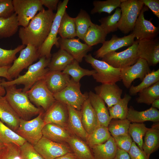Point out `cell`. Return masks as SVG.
Here are the masks:
<instances>
[{
    "mask_svg": "<svg viewBox=\"0 0 159 159\" xmlns=\"http://www.w3.org/2000/svg\"><path fill=\"white\" fill-rule=\"evenodd\" d=\"M96 72L92 76L97 82L102 84L116 83L121 81V69L114 68L106 62L93 57L91 54L84 57Z\"/></svg>",
    "mask_w": 159,
    "mask_h": 159,
    "instance_id": "277c9868",
    "label": "cell"
},
{
    "mask_svg": "<svg viewBox=\"0 0 159 159\" xmlns=\"http://www.w3.org/2000/svg\"><path fill=\"white\" fill-rule=\"evenodd\" d=\"M4 145L0 151V159H21L20 146L13 143Z\"/></svg>",
    "mask_w": 159,
    "mask_h": 159,
    "instance_id": "7dc6e473",
    "label": "cell"
},
{
    "mask_svg": "<svg viewBox=\"0 0 159 159\" xmlns=\"http://www.w3.org/2000/svg\"><path fill=\"white\" fill-rule=\"evenodd\" d=\"M42 135L46 138L57 143L67 144L72 135L65 128L55 124L45 125L42 130Z\"/></svg>",
    "mask_w": 159,
    "mask_h": 159,
    "instance_id": "d4e9b609",
    "label": "cell"
},
{
    "mask_svg": "<svg viewBox=\"0 0 159 159\" xmlns=\"http://www.w3.org/2000/svg\"><path fill=\"white\" fill-rule=\"evenodd\" d=\"M20 119L5 96L0 97V120L15 132L19 126Z\"/></svg>",
    "mask_w": 159,
    "mask_h": 159,
    "instance_id": "603a6c76",
    "label": "cell"
},
{
    "mask_svg": "<svg viewBox=\"0 0 159 159\" xmlns=\"http://www.w3.org/2000/svg\"><path fill=\"white\" fill-rule=\"evenodd\" d=\"M55 14L44 9L37 14L27 26L20 27L19 36L22 44H31L39 49L49 34Z\"/></svg>",
    "mask_w": 159,
    "mask_h": 159,
    "instance_id": "6da1fadb",
    "label": "cell"
},
{
    "mask_svg": "<svg viewBox=\"0 0 159 159\" xmlns=\"http://www.w3.org/2000/svg\"><path fill=\"white\" fill-rule=\"evenodd\" d=\"M20 155L21 159H44L34 146L27 141L20 146Z\"/></svg>",
    "mask_w": 159,
    "mask_h": 159,
    "instance_id": "c3c4849f",
    "label": "cell"
},
{
    "mask_svg": "<svg viewBox=\"0 0 159 159\" xmlns=\"http://www.w3.org/2000/svg\"><path fill=\"white\" fill-rule=\"evenodd\" d=\"M5 88V97L20 119L29 120L33 117L44 112L42 108L36 107L31 102L22 89L17 88L16 85Z\"/></svg>",
    "mask_w": 159,
    "mask_h": 159,
    "instance_id": "7a4b0ae2",
    "label": "cell"
},
{
    "mask_svg": "<svg viewBox=\"0 0 159 159\" xmlns=\"http://www.w3.org/2000/svg\"><path fill=\"white\" fill-rule=\"evenodd\" d=\"M19 26L15 13L8 17L0 18V39L14 35L17 32Z\"/></svg>",
    "mask_w": 159,
    "mask_h": 159,
    "instance_id": "836d02e7",
    "label": "cell"
},
{
    "mask_svg": "<svg viewBox=\"0 0 159 159\" xmlns=\"http://www.w3.org/2000/svg\"><path fill=\"white\" fill-rule=\"evenodd\" d=\"M49 90L53 94L64 89L69 84V75L61 71L49 70L44 78Z\"/></svg>",
    "mask_w": 159,
    "mask_h": 159,
    "instance_id": "7402d4cb",
    "label": "cell"
},
{
    "mask_svg": "<svg viewBox=\"0 0 159 159\" xmlns=\"http://www.w3.org/2000/svg\"><path fill=\"white\" fill-rule=\"evenodd\" d=\"M26 141L0 120V142L4 144H14L20 146Z\"/></svg>",
    "mask_w": 159,
    "mask_h": 159,
    "instance_id": "8d00e7d4",
    "label": "cell"
},
{
    "mask_svg": "<svg viewBox=\"0 0 159 159\" xmlns=\"http://www.w3.org/2000/svg\"><path fill=\"white\" fill-rule=\"evenodd\" d=\"M68 112L67 129L70 134L86 141L88 134L83 126L81 111L67 105Z\"/></svg>",
    "mask_w": 159,
    "mask_h": 159,
    "instance_id": "44dd1931",
    "label": "cell"
},
{
    "mask_svg": "<svg viewBox=\"0 0 159 159\" xmlns=\"http://www.w3.org/2000/svg\"><path fill=\"white\" fill-rule=\"evenodd\" d=\"M42 4L46 7L48 9L53 11L57 10L59 0H41Z\"/></svg>",
    "mask_w": 159,
    "mask_h": 159,
    "instance_id": "db71d44e",
    "label": "cell"
},
{
    "mask_svg": "<svg viewBox=\"0 0 159 159\" xmlns=\"http://www.w3.org/2000/svg\"><path fill=\"white\" fill-rule=\"evenodd\" d=\"M88 95L91 104L96 114L99 125L107 127L111 119L105 102L99 96L91 91L88 93Z\"/></svg>",
    "mask_w": 159,
    "mask_h": 159,
    "instance_id": "cb8c5ba5",
    "label": "cell"
},
{
    "mask_svg": "<svg viewBox=\"0 0 159 159\" xmlns=\"http://www.w3.org/2000/svg\"><path fill=\"white\" fill-rule=\"evenodd\" d=\"M19 26L25 27L38 11L44 9L41 0H13Z\"/></svg>",
    "mask_w": 159,
    "mask_h": 159,
    "instance_id": "30bf717a",
    "label": "cell"
},
{
    "mask_svg": "<svg viewBox=\"0 0 159 159\" xmlns=\"http://www.w3.org/2000/svg\"><path fill=\"white\" fill-rule=\"evenodd\" d=\"M34 147L44 159H54L72 152L67 144L55 142L43 136Z\"/></svg>",
    "mask_w": 159,
    "mask_h": 159,
    "instance_id": "4fadbf2b",
    "label": "cell"
},
{
    "mask_svg": "<svg viewBox=\"0 0 159 159\" xmlns=\"http://www.w3.org/2000/svg\"><path fill=\"white\" fill-rule=\"evenodd\" d=\"M111 136L107 127L99 125L92 133L88 134L85 142L91 149L95 145L105 142Z\"/></svg>",
    "mask_w": 159,
    "mask_h": 159,
    "instance_id": "d590c367",
    "label": "cell"
},
{
    "mask_svg": "<svg viewBox=\"0 0 159 159\" xmlns=\"http://www.w3.org/2000/svg\"><path fill=\"white\" fill-rule=\"evenodd\" d=\"M10 67H0V77L5 78L8 81H11L13 80L9 75L8 72V69Z\"/></svg>",
    "mask_w": 159,
    "mask_h": 159,
    "instance_id": "9f6ffc18",
    "label": "cell"
},
{
    "mask_svg": "<svg viewBox=\"0 0 159 159\" xmlns=\"http://www.w3.org/2000/svg\"><path fill=\"white\" fill-rule=\"evenodd\" d=\"M117 148L111 136L105 142L95 145L91 148L94 159H114Z\"/></svg>",
    "mask_w": 159,
    "mask_h": 159,
    "instance_id": "f1b7e54d",
    "label": "cell"
},
{
    "mask_svg": "<svg viewBox=\"0 0 159 159\" xmlns=\"http://www.w3.org/2000/svg\"><path fill=\"white\" fill-rule=\"evenodd\" d=\"M42 112L35 118L29 120L20 119L19 126L15 132L33 146L43 136L42 130L45 125Z\"/></svg>",
    "mask_w": 159,
    "mask_h": 159,
    "instance_id": "ba28073f",
    "label": "cell"
},
{
    "mask_svg": "<svg viewBox=\"0 0 159 159\" xmlns=\"http://www.w3.org/2000/svg\"><path fill=\"white\" fill-rule=\"evenodd\" d=\"M126 119L132 123H142L146 121L158 122L159 111L158 109L151 107L145 110L139 111L131 106L128 108Z\"/></svg>",
    "mask_w": 159,
    "mask_h": 159,
    "instance_id": "484cf974",
    "label": "cell"
},
{
    "mask_svg": "<svg viewBox=\"0 0 159 159\" xmlns=\"http://www.w3.org/2000/svg\"><path fill=\"white\" fill-rule=\"evenodd\" d=\"M31 102L46 111L56 101L53 94L48 89L44 79L36 82L25 92Z\"/></svg>",
    "mask_w": 159,
    "mask_h": 159,
    "instance_id": "8fae6325",
    "label": "cell"
},
{
    "mask_svg": "<svg viewBox=\"0 0 159 159\" xmlns=\"http://www.w3.org/2000/svg\"><path fill=\"white\" fill-rule=\"evenodd\" d=\"M143 150L149 157L159 147V122H154L145 135Z\"/></svg>",
    "mask_w": 159,
    "mask_h": 159,
    "instance_id": "4316f807",
    "label": "cell"
},
{
    "mask_svg": "<svg viewBox=\"0 0 159 159\" xmlns=\"http://www.w3.org/2000/svg\"><path fill=\"white\" fill-rule=\"evenodd\" d=\"M151 107L156 108L157 109H159V99L155 100L152 103Z\"/></svg>",
    "mask_w": 159,
    "mask_h": 159,
    "instance_id": "91938a15",
    "label": "cell"
},
{
    "mask_svg": "<svg viewBox=\"0 0 159 159\" xmlns=\"http://www.w3.org/2000/svg\"><path fill=\"white\" fill-rule=\"evenodd\" d=\"M20 51L19 57L10 67L8 72L12 79L16 78L24 69H26L33 62L39 58L38 48L29 44Z\"/></svg>",
    "mask_w": 159,
    "mask_h": 159,
    "instance_id": "7c38bea8",
    "label": "cell"
},
{
    "mask_svg": "<svg viewBox=\"0 0 159 159\" xmlns=\"http://www.w3.org/2000/svg\"><path fill=\"white\" fill-rule=\"evenodd\" d=\"M58 34L63 39H70L77 36L74 18L69 16L66 11L62 17Z\"/></svg>",
    "mask_w": 159,
    "mask_h": 159,
    "instance_id": "d6a6232c",
    "label": "cell"
},
{
    "mask_svg": "<svg viewBox=\"0 0 159 159\" xmlns=\"http://www.w3.org/2000/svg\"><path fill=\"white\" fill-rule=\"evenodd\" d=\"M80 86V82L71 79L69 83L64 89L53 94L54 97L56 100L80 111L84 102L89 97L87 92H81Z\"/></svg>",
    "mask_w": 159,
    "mask_h": 159,
    "instance_id": "52a82bcc",
    "label": "cell"
},
{
    "mask_svg": "<svg viewBox=\"0 0 159 159\" xmlns=\"http://www.w3.org/2000/svg\"><path fill=\"white\" fill-rule=\"evenodd\" d=\"M37 62L28 67L27 71L23 75H19L17 78L11 81L1 80V84L4 87L14 85H24L23 92L28 91L38 81L44 78L49 71L47 67L51 58L45 57L40 58Z\"/></svg>",
    "mask_w": 159,
    "mask_h": 159,
    "instance_id": "3957f363",
    "label": "cell"
},
{
    "mask_svg": "<svg viewBox=\"0 0 159 159\" xmlns=\"http://www.w3.org/2000/svg\"><path fill=\"white\" fill-rule=\"evenodd\" d=\"M25 47L21 44L13 49L7 50L0 47V67H10L17 58L16 54Z\"/></svg>",
    "mask_w": 159,
    "mask_h": 159,
    "instance_id": "bcb514c9",
    "label": "cell"
},
{
    "mask_svg": "<svg viewBox=\"0 0 159 159\" xmlns=\"http://www.w3.org/2000/svg\"><path fill=\"white\" fill-rule=\"evenodd\" d=\"M149 129L143 123H132L130 124L128 133L132 138L133 142L142 150H143V138Z\"/></svg>",
    "mask_w": 159,
    "mask_h": 159,
    "instance_id": "ee69618b",
    "label": "cell"
},
{
    "mask_svg": "<svg viewBox=\"0 0 159 159\" xmlns=\"http://www.w3.org/2000/svg\"><path fill=\"white\" fill-rule=\"evenodd\" d=\"M138 42L137 39L135 41L131 46L122 52L107 53L102 58V60L116 68L122 69L134 64L139 58L137 53Z\"/></svg>",
    "mask_w": 159,
    "mask_h": 159,
    "instance_id": "9c48e42d",
    "label": "cell"
},
{
    "mask_svg": "<svg viewBox=\"0 0 159 159\" xmlns=\"http://www.w3.org/2000/svg\"><path fill=\"white\" fill-rule=\"evenodd\" d=\"M80 111L83 126L87 133L90 134L99 125L96 114L89 98L84 102Z\"/></svg>",
    "mask_w": 159,
    "mask_h": 159,
    "instance_id": "83f0119b",
    "label": "cell"
},
{
    "mask_svg": "<svg viewBox=\"0 0 159 159\" xmlns=\"http://www.w3.org/2000/svg\"><path fill=\"white\" fill-rule=\"evenodd\" d=\"M144 5L140 0H123L120 7L121 13L118 29L125 34L132 32Z\"/></svg>",
    "mask_w": 159,
    "mask_h": 159,
    "instance_id": "5b68a950",
    "label": "cell"
},
{
    "mask_svg": "<svg viewBox=\"0 0 159 159\" xmlns=\"http://www.w3.org/2000/svg\"><path fill=\"white\" fill-rule=\"evenodd\" d=\"M151 71L146 61L139 58L134 64L121 69V78L124 86L129 88L134 80L138 78L142 81Z\"/></svg>",
    "mask_w": 159,
    "mask_h": 159,
    "instance_id": "5bb4252c",
    "label": "cell"
},
{
    "mask_svg": "<svg viewBox=\"0 0 159 159\" xmlns=\"http://www.w3.org/2000/svg\"><path fill=\"white\" fill-rule=\"evenodd\" d=\"M74 59L66 51L60 48L52 55L47 67L50 71H63Z\"/></svg>",
    "mask_w": 159,
    "mask_h": 159,
    "instance_id": "4dcf8cb0",
    "label": "cell"
},
{
    "mask_svg": "<svg viewBox=\"0 0 159 159\" xmlns=\"http://www.w3.org/2000/svg\"><path fill=\"white\" fill-rule=\"evenodd\" d=\"M137 53L139 58L146 60L149 66L156 65L159 62V38L139 40Z\"/></svg>",
    "mask_w": 159,
    "mask_h": 159,
    "instance_id": "2e32d148",
    "label": "cell"
},
{
    "mask_svg": "<svg viewBox=\"0 0 159 159\" xmlns=\"http://www.w3.org/2000/svg\"><path fill=\"white\" fill-rule=\"evenodd\" d=\"M131 99L130 95L125 94L117 103L108 108L111 119H126L129 108L128 105Z\"/></svg>",
    "mask_w": 159,
    "mask_h": 159,
    "instance_id": "e575fe53",
    "label": "cell"
},
{
    "mask_svg": "<svg viewBox=\"0 0 159 159\" xmlns=\"http://www.w3.org/2000/svg\"><path fill=\"white\" fill-rule=\"evenodd\" d=\"M67 144L75 155L76 159H94L91 149L82 139L72 135Z\"/></svg>",
    "mask_w": 159,
    "mask_h": 159,
    "instance_id": "f546056e",
    "label": "cell"
},
{
    "mask_svg": "<svg viewBox=\"0 0 159 159\" xmlns=\"http://www.w3.org/2000/svg\"><path fill=\"white\" fill-rule=\"evenodd\" d=\"M134 35L130 34L123 37H119L116 35H112L111 39L105 41L102 46L94 53L95 59L102 58L108 53L124 47L131 46L135 42Z\"/></svg>",
    "mask_w": 159,
    "mask_h": 159,
    "instance_id": "d6986e66",
    "label": "cell"
},
{
    "mask_svg": "<svg viewBox=\"0 0 159 159\" xmlns=\"http://www.w3.org/2000/svg\"><path fill=\"white\" fill-rule=\"evenodd\" d=\"M95 94L107 105L108 108L117 103L121 98L122 90L116 84H102L94 88Z\"/></svg>",
    "mask_w": 159,
    "mask_h": 159,
    "instance_id": "ffe728a7",
    "label": "cell"
},
{
    "mask_svg": "<svg viewBox=\"0 0 159 159\" xmlns=\"http://www.w3.org/2000/svg\"><path fill=\"white\" fill-rule=\"evenodd\" d=\"M107 34L100 26L92 23L84 36L83 41L90 47L103 43Z\"/></svg>",
    "mask_w": 159,
    "mask_h": 159,
    "instance_id": "1f68e13d",
    "label": "cell"
},
{
    "mask_svg": "<svg viewBox=\"0 0 159 159\" xmlns=\"http://www.w3.org/2000/svg\"><path fill=\"white\" fill-rule=\"evenodd\" d=\"M77 36L83 41L84 38L92 22L90 17L85 10L81 9L76 17L74 18Z\"/></svg>",
    "mask_w": 159,
    "mask_h": 159,
    "instance_id": "74e56055",
    "label": "cell"
},
{
    "mask_svg": "<svg viewBox=\"0 0 159 159\" xmlns=\"http://www.w3.org/2000/svg\"><path fill=\"white\" fill-rule=\"evenodd\" d=\"M121 13L120 8H118L115 9L112 14L102 17L99 20L100 23V25L107 34L117 30L118 23Z\"/></svg>",
    "mask_w": 159,
    "mask_h": 159,
    "instance_id": "ab89813d",
    "label": "cell"
},
{
    "mask_svg": "<svg viewBox=\"0 0 159 159\" xmlns=\"http://www.w3.org/2000/svg\"><path fill=\"white\" fill-rule=\"evenodd\" d=\"M159 81V69L154 70L146 74L141 82L138 85H132L129 88L130 95H134L143 89L148 88Z\"/></svg>",
    "mask_w": 159,
    "mask_h": 159,
    "instance_id": "b9f144b4",
    "label": "cell"
},
{
    "mask_svg": "<svg viewBox=\"0 0 159 159\" xmlns=\"http://www.w3.org/2000/svg\"><path fill=\"white\" fill-rule=\"evenodd\" d=\"M138 95L136 99L137 103L151 105L155 100L159 99V81L142 90L138 92Z\"/></svg>",
    "mask_w": 159,
    "mask_h": 159,
    "instance_id": "60d3db41",
    "label": "cell"
},
{
    "mask_svg": "<svg viewBox=\"0 0 159 159\" xmlns=\"http://www.w3.org/2000/svg\"><path fill=\"white\" fill-rule=\"evenodd\" d=\"M128 154L131 159H149L143 150L140 149L133 141Z\"/></svg>",
    "mask_w": 159,
    "mask_h": 159,
    "instance_id": "816d5d0a",
    "label": "cell"
},
{
    "mask_svg": "<svg viewBox=\"0 0 159 159\" xmlns=\"http://www.w3.org/2000/svg\"><path fill=\"white\" fill-rule=\"evenodd\" d=\"M4 145L0 142V151L4 148Z\"/></svg>",
    "mask_w": 159,
    "mask_h": 159,
    "instance_id": "94428289",
    "label": "cell"
},
{
    "mask_svg": "<svg viewBox=\"0 0 159 159\" xmlns=\"http://www.w3.org/2000/svg\"><path fill=\"white\" fill-rule=\"evenodd\" d=\"M128 153L117 148L115 156L114 159H130Z\"/></svg>",
    "mask_w": 159,
    "mask_h": 159,
    "instance_id": "11a10c76",
    "label": "cell"
},
{
    "mask_svg": "<svg viewBox=\"0 0 159 159\" xmlns=\"http://www.w3.org/2000/svg\"><path fill=\"white\" fill-rule=\"evenodd\" d=\"M58 42L60 48L66 51L79 63L93 49L92 47L81 42L79 39H63L59 37Z\"/></svg>",
    "mask_w": 159,
    "mask_h": 159,
    "instance_id": "ac0fdd59",
    "label": "cell"
},
{
    "mask_svg": "<svg viewBox=\"0 0 159 159\" xmlns=\"http://www.w3.org/2000/svg\"><path fill=\"white\" fill-rule=\"evenodd\" d=\"M1 80L0 77V97L4 96L6 93L5 87L1 84Z\"/></svg>",
    "mask_w": 159,
    "mask_h": 159,
    "instance_id": "680465c9",
    "label": "cell"
},
{
    "mask_svg": "<svg viewBox=\"0 0 159 159\" xmlns=\"http://www.w3.org/2000/svg\"><path fill=\"white\" fill-rule=\"evenodd\" d=\"M144 5L149 8L153 14L159 18V0H140Z\"/></svg>",
    "mask_w": 159,
    "mask_h": 159,
    "instance_id": "f5cc1de1",
    "label": "cell"
},
{
    "mask_svg": "<svg viewBox=\"0 0 159 159\" xmlns=\"http://www.w3.org/2000/svg\"><path fill=\"white\" fill-rule=\"evenodd\" d=\"M123 0H107L105 1L95 0L93 1V8L90 13L93 14L104 12L110 14L115 9L120 8Z\"/></svg>",
    "mask_w": 159,
    "mask_h": 159,
    "instance_id": "7bdbcfd3",
    "label": "cell"
},
{
    "mask_svg": "<svg viewBox=\"0 0 159 159\" xmlns=\"http://www.w3.org/2000/svg\"><path fill=\"white\" fill-rule=\"evenodd\" d=\"M148 10L147 7L144 5L138 17L131 33L138 40L155 39L159 32V27L155 26L150 20L145 18L144 12Z\"/></svg>",
    "mask_w": 159,
    "mask_h": 159,
    "instance_id": "9a60e30c",
    "label": "cell"
},
{
    "mask_svg": "<svg viewBox=\"0 0 159 159\" xmlns=\"http://www.w3.org/2000/svg\"><path fill=\"white\" fill-rule=\"evenodd\" d=\"M12 0H0V18H7L14 13Z\"/></svg>",
    "mask_w": 159,
    "mask_h": 159,
    "instance_id": "f907efd6",
    "label": "cell"
},
{
    "mask_svg": "<svg viewBox=\"0 0 159 159\" xmlns=\"http://www.w3.org/2000/svg\"><path fill=\"white\" fill-rule=\"evenodd\" d=\"M113 138L117 148L128 153L133 142L131 137L129 134L115 136Z\"/></svg>",
    "mask_w": 159,
    "mask_h": 159,
    "instance_id": "681fc988",
    "label": "cell"
},
{
    "mask_svg": "<svg viewBox=\"0 0 159 159\" xmlns=\"http://www.w3.org/2000/svg\"><path fill=\"white\" fill-rule=\"evenodd\" d=\"M96 72L95 69L90 70L82 68L80 66L79 62L74 59L62 72L71 76L72 79L76 82H80L81 79L83 77L92 76Z\"/></svg>",
    "mask_w": 159,
    "mask_h": 159,
    "instance_id": "f35d334b",
    "label": "cell"
},
{
    "mask_svg": "<svg viewBox=\"0 0 159 159\" xmlns=\"http://www.w3.org/2000/svg\"><path fill=\"white\" fill-rule=\"evenodd\" d=\"M131 122L127 119H112L107 128L112 137L127 134Z\"/></svg>",
    "mask_w": 159,
    "mask_h": 159,
    "instance_id": "f6af8a7d",
    "label": "cell"
},
{
    "mask_svg": "<svg viewBox=\"0 0 159 159\" xmlns=\"http://www.w3.org/2000/svg\"><path fill=\"white\" fill-rule=\"evenodd\" d=\"M68 112L67 105L56 100L51 106L43 114L45 125L53 123L67 129Z\"/></svg>",
    "mask_w": 159,
    "mask_h": 159,
    "instance_id": "e0dca14e",
    "label": "cell"
},
{
    "mask_svg": "<svg viewBox=\"0 0 159 159\" xmlns=\"http://www.w3.org/2000/svg\"><path fill=\"white\" fill-rule=\"evenodd\" d=\"M54 159H76V157L72 152L69 153Z\"/></svg>",
    "mask_w": 159,
    "mask_h": 159,
    "instance_id": "6f0895ef",
    "label": "cell"
},
{
    "mask_svg": "<svg viewBox=\"0 0 159 159\" xmlns=\"http://www.w3.org/2000/svg\"><path fill=\"white\" fill-rule=\"evenodd\" d=\"M68 2L69 0L59 1L49 34L44 42L38 49L39 58L45 57L47 58H51L52 55L51 51L53 46L55 45L57 47H59L58 42L59 37H57V36L62 17L66 11Z\"/></svg>",
    "mask_w": 159,
    "mask_h": 159,
    "instance_id": "8992f818",
    "label": "cell"
}]
</instances>
